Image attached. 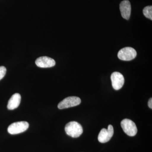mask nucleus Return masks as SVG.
I'll return each instance as SVG.
<instances>
[{"label":"nucleus","mask_w":152,"mask_h":152,"mask_svg":"<svg viewBox=\"0 0 152 152\" xmlns=\"http://www.w3.org/2000/svg\"><path fill=\"white\" fill-rule=\"evenodd\" d=\"M65 130L68 135L72 137L77 138L83 133L81 125L76 121H71L66 125Z\"/></svg>","instance_id":"obj_1"},{"label":"nucleus","mask_w":152,"mask_h":152,"mask_svg":"<svg viewBox=\"0 0 152 152\" xmlns=\"http://www.w3.org/2000/svg\"><path fill=\"white\" fill-rule=\"evenodd\" d=\"M29 124L26 121L17 122L11 124L7 129L8 132L11 134H17L23 132L28 129Z\"/></svg>","instance_id":"obj_2"},{"label":"nucleus","mask_w":152,"mask_h":152,"mask_svg":"<svg viewBox=\"0 0 152 152\" xmlns=\"http://www.w3.org/2000/svg\"><path fill=\"white\" fill-rule=\"evenodd\" d=\"M121 126L124 132L130 137L135 136L137 133V126L132 120L125 119L121 122Z\"/></svg>","instance_id":"obj_3"},{"label":"nucleus","mask_w":152,"mask_h":152,"mask_svg":"<svg viewBox=\"0 0 152 152\" xmlns=\"http://www.w3.org/2000/svg\"><path fill=\"white\" fill-rule=\"evenodd\" d=\"M137 53L135 49L131 47H126L120 50L118 57L120 60L124 61H130L137 56Z\"/></svg>","instance_id":"obj_4"},{"label":"nucleus","mask_w":152,"mask_h":152,"mask_svg":"<svg viewBox=\"0 0 152 152\" xmlns=\"http://www.w3.org/2000/svg\"><path fill=\"white\" fill-rule=\"evenodd\" d=\"M81 102L80 98L76 96L68 97L64 99L58 104V107L60 110L68 108L78 105Z\"/></svg>","instance_id":"obj_5"},{"label":"nucleus","mask_w":152,"mask_h":152,"mask_svg":"<svg viewBox=\"0 0 152 152\" xmlns=\"http://www.w3.org/2000/svg\"><path fill=\"white\" fill-rule=\"evenodd\" d=\"M114 134V129L111 125H109L107 129H102L98 136V140L101 143L107 142L111 139Z\"/></svg>","instance_id":"obj_6"},{"label":"nucleus","mask_w":152,"mask_h":152,"mask_svg":"<svg viewBox=\"0 0 152 152\" xmlns=\"http://www.w3.org/2000/svg\"><path fill=\"white\" fill-rule=\"evenodd\" d=\"M112 86L114 89L119 90L122 88L124 84V78L118 72H114L111 76Z\"/></svg>","instance_id":"obj_7"},{"label":"nucleus","mask_w":152,"mask_h":152,"mask_svg":"<svg viewBox=\"0 0 152 152\" xmlns=\"http://www.w3.org/2000/svg\"><path fill=\"white\" fill-rule=\"evenodd\" d=\"M35 63L37 66L42 68L52 67L56 65V61L53 59L47 56L38 58Z\"/></svg>","instance_id":"obj_8"},{"label":"nucleus","mask_w":152,"mask_h":152,"mask_svg":"<svg viewBox=\"0 0 152 152\" xmlns=\"http://www.w3.org/2000/svg\"><path fill=\"white\" fill-rule=\"evenodd\" d=\"M120 10L123 18L129 20L130 18L131 13V5L129 1L124 0L120 3Z\"/></svg>","instance_id":"obj_9"},{"label":"nucleus","mask_w":152,"mask_h":152,"mask_svg":"<svg viewBox=\"0 0 152 152\" xmlns=\"http://www.w3.org/2000/svg\"><path fill=\"white\" fill-rule=\"evenodd\" d=\"M21 97L19 94H15L12 96L9 100L7 105V108L9 110H13L19 107L20 103Z\"/></svg>","instance_id":"obj_10"},{"label":"nucleus","mask_w":152,"mask_h":152,"mask_svg":"<svg viewBox=\"0 0 152 152\" xmlns=\"http://www.w3.org/2000/svg\"><path fill=\"white\" fill-rule=\"evenodd\" d=\"M143 13L146 18L152 20V6H147L143 10Z\"/></svg>","instance_id":"obj_11"},{"label":"nucleus","mask_w":152,"mask_h":152,"mask_svg":"<svg viewBox=\"0 0 152 152\" xmlns=\"http://www.w3.org/2000/svg\"><path fill=\"white\" fill-rule=\"evenodd\" d=\"M7 69L4 66H0V80L2 79L5 75Z\"/></svg>","instance_id":"obj_12"},{"label":"nucleus","mask_w":152,"mask_h":152,"mask_svg":"<svg viewBox=\"0 0 152 152\" xmlns=\"http://www.w3.org/2000/svg\"><path fill=\"white\" fill-rule=\"evenodd\" d=\"M148 105L150 108L152 109V99L151 98L150 99L148 102Z\"/></svg>","instance_id":"obj_13"}]
</instances>
